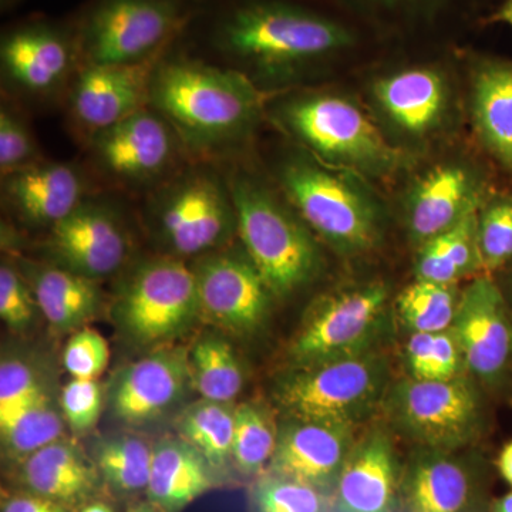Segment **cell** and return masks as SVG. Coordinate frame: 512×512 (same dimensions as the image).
<instances>
[{"label": "cell", "mask_w": 512, "mask_h": 512, "mask_svg": "<svg viewBox=\"0 0 512 512\" xmlns=\"http://www.w3.org/2000/svg\"><path fill=\"white\" fill-rule=\"evenodd\" d=\"M366 42L362 25L302 0H244L215 30L222 52L262 73L295 72L352 55Z\"/></svg>", "instance_id": "obj_1"}, {"label": "cell", "mask_w": 512, "mask_h": 512, "mask_svg": "<svg viewBox=\"0 0 512 512\" xmlns=\"http://www.w3.org/2000/svg\"><path fill=\"white\" fill-rule=\"evenodd\" d=\"M148 101L197 146H217L245 136L264 103L245 74L187 59L154 67Z\"/></svg>", "instance_id": "obj_2"}, {"label": "cell", "mask_w": 512, "mask_h": 512, "mask_svg": "<svg viewBox=\"0 0 512 512\" xmlns=\"http://www.w3.org/2000/svg\"><path fill=\"white\" fill-rule=\"evenodd\" d=\"M390 363L377 350L293 367L279 377L274 399L288 419L357 427L382 407Z\"/></svg>", "instance_id": "obj_3"}, {"label": "cell", "mask_w": 512, "mask_h": 512, "mask_svg": "<svg viewBox=\"0 0 512 512\" xmlns=\"http://www.w3.org/2000/svg\"><path fill=\"white\" fill-rule=\"evenodd\" d=\"M239 237L275 298H286L319 274L322 256L311 231L247 175L232 181Z\"/></svg>", "instance_id": "obj_4"}, {"label": "cell", "mask_w": 512, "mask_h": 512, "mask_svg": "<svg viewBox=\"0 0 512 512\" xmlns=\"http://www.w3.org/2000/svg\"><path fill=\"white\" fill-rule=\"evenodd\" d=\"M382 409L390 426L416 447L461 451L485 426L483 397L468 377L400 380L390 384Z\"/></svg>", "instance_id": "obj_5"}, {"label": "cell", "mask_w": 512, "mask_h": 512, "mask_svg": "<svg viewBox=\"0 0 512 512\" xmlns=\"http://www.w3.org/2000/svg\"><path fill=\"white\" fill-rule=\"evenodd\" d=\"M281 183L302 220L343 255L369 252L382 238V215L348 178L305 158L282 167Z\"/></svg>", "instance_id": "obj_6"}, {"label": "cell", "mask_w": 512, "mask_h": 512, "mask_svg": "<svg viewBox=\"0 0 512 512\" xmlns=\"http://www.w3.org/2000/svg\"><path fill=\"white\" fill-rule=\"evenodd\" d=\"M389 296V286L383 281H369L313 301L286 349L289 369L375 350L383 332Z\"/></svg>", "instance_id": "obj_7"}, {"label": "cell", "mask_w": 512, "mask_h": 512, "mask_svg": "<svg viewBox=\"0 0 512 512\" xmlns=\"http://www.w3.org/2000/svg\"><path fill=\"white\" fill-rule=\"evenodd\" d=\"M281 119L293 136L329 163L382 175L402 160L369 117L343 97H299L282 107Z\"/></svg>", "instance_id": "obj_8"}, {"label": "cell", "mask_w": 512, "mask_h": 512, "mask_svg": "<svg viewBox=\"0 0 512 512\" xmlns=\"http://www.w3.org/2000/svg\"><path fill=\"white\" fill-rule=\"evenodd\" d=\"M198 316L197 279L177 258L151 259L138 266L114 305L121 332L140 346L177 338Z\"/></svg>", "instance_id": "obj_9"}, {"label": "cell", "mask_w": 512, "mask_h": 512, "mask_svg": "<svg viewBox=\"0 0 512 512\" xmlns=\"http://www.w3.org/2000/svg\"><path fill=\"white\" fill-rule=\"evenodd\" d=\"M183 19L180 0H99L83 20L77 47L86 66L144 62Z\"/></svg>", "instance_id": "obj_10"}, {"label": "cell", "mask_w": 512, "mask_h": 512, "mask_svg": "<svg viewBox=\"0 0 512 512\" xmlns=\"http://www.w3.org/2000/svg\"><path fill=\"white\" fill-rule=\"evenodd\" d=\"M488 468L461 451L416 447L403 463L402 512H490Z\"/></svg>", "instance_id": "obj_11"}, {"label": "cell", "mask_w": 512, "mask_h": 512, "mask_svg": "<svg viewBox=\"0 0 512 512\" xmlns=\"http://www.w3.org/2000/svg\"><path fill=\"white\" fill-rule=\"evenodd\" d=\"M157 220L165 244L180 256L217 247L237 227L231 192L207 171H195L171 184L158 200Z\"/></svg>", "instance_id": "obj_12"}, {"label": "cell", "mask_w": 512, "mask_h": 512, "mask_svg": "<svg viewBox=\"0 0 512 512\" xmlns=\"http://www.w3.org/2000/svg\"><path fill=\"white\" fill-rule=\"evenodd\" d=\"M192 271L202 318L237 335H251L265 325L274 293L248 256L208 255Z\"/></svg>", "instance_id": "obj_13"}, {"label": "cell", "mask_w": 512, "mask_h": 512, "mask_svg": "<svg viewBox=\"0 0 512 512\" xmlns=\"http://www.w3.org/2000/svg\"><path fill=\"white\" fill-rule=\"evenodd\" d=\"M464 367L476 379L495 383L512 363V322L503 292L490 278H477L461 293L451 326Z\"/></svg>", "instance_id": "obj_14"}, {"label": "cell", "mask_w": 512, "mask_h": 512, "mask_svg": "<svg viewBox=\"0 0 512 512\" xmlns=\"http://www.w3.org/2000/svg\"><path fill=\"white\" fill-rule=\"evenodd\" d=\"M188 384V350L160 346L114 376L109 392L111 413L127 426H144L174 409Z\"/></svg>", "instance_id": "obj_15"}, {"label": "cell", "mask_w": 512, "mask_h": 512, "mask_svg": "<svg viewBox=\"0 0 512 512\" xmlns=\"http://www.w3.org/2000/svg\"><path fill=\"white\" fill-rule=\"evenodd\" d=\"M402 471L390 431H367L356 440L340 473L333 512H402Z\"/></svg>", "instance_id": "obj_16"}, {"label": "cell", "mask_w": 512, "mask_h": 512, "mask_svg": "<svg viewBox=\"0 0 512 512\" xmlns=\"http://www.w3.org/2000/svg\"><path fill=\"white\" fill-rule=\"evenodd\" d=\"M356 427L288 419L279 429L274 457L266 473L335 491L356 443Z\"/></svg>", "instance_id": "obj_17"}, {"label": "cell", "mask_w": 512, "mask_h": 512, "mask_svg": "<svg viewBox=\"0 0 512 512\" xmlns=\"http://www.w3.org/2000/svg\"><path fill=\"white\" fill-rule=\"evenodd\" d=\"M94 153L107 174L126 181L153 180L174 157L173 131L163 116L141 109L94 134Z\"/></svg>", "instance_id": "obj_18"}, {"label": "cell", "mask_w": 512, "mask_h": 512, "mask_svg": "<svg viewBox=\"0 0 512 512\" xmlns=\"http://www.w3.org/2000/svg\"><path fill=\"white\" fill-rule=\"evenodd\" d=\"M154 67L151 59L116 66H86L72 94L77 123L97 134L144 109Z\"/></svg>", "instance_id": "obj_19"}, {"label": "cell", "mask_w": 512, "mask_h": 512, "mask_svg": "<svg viewBox=\"0 0 512 512\" xmlns=\"http://www.w3.org/2000/svg\"><path fill=\"white\" fill-rule=\"evenodd\" d=\"M481 197L476 178L460 164L431 168L414 185L406 208L407 229L417 245L426 244L478 210Z\"/></svg>", "instance_id": "obj_20"}, {"label": "cell", "mask_w": 512, "mask_h": 512, "mask_svg": "<svg viewBox=\"0 0 512 512\" xmlns=\"http://www.w3.org/2000/svg\"><path fill=\"white\" fill-rule=\"evenodd\" d=\"M50 245L64 268L87 278L116 272L127 255V239L109 211L80 205L52 227Z\"/></svg>", "instance_id": "obj_21"}, {"label": "cell", "mask_w": 512, "mask_h": 512, "mask_svg": "<svg viewBox=\"0 0 512 512\" xmlns=\"http://www.w3.org/2000/svg\"><path fill=\"white\" fill-rule=\"evenodd\" d=\"M373 96L387 119L414 137L433 133L447 113V84L436 67L412 66L387 74L373 86Z\"/></svg>", "instance_id": "obj_22"}, {"label": "cell", "mask_w": 512, "mask_h": 512, "mask_svg": "<svg viewBox=\"0 0 512 512\" xmlns=\"http://www.w3.org/2000/svg\"><path fill=\"white\" fill-rule=\"evenodd\" d=\"M0 57L13 82L29 92L42 93L57 86L69 72L73 45L55 26L32 23L3 37Z\"/></svg>", "instance_id": "obj_23"}, {"label": "cell", "mask_w": 512, "mask_h": 512, "mask_svg": "<svg viewBox=\"0 0 512 512\" xmlns=\"http://www.w3.org/2000/svg\"><path fill=\"white\" fill-rule=\"evenodd\" d=\"M19 480L29 493L72 508L93 500L101 477L92 458L67 440H57L20 461Z\"/></svg>", "instance_id": "obj_24"}, {"label": "cell", "mask_w": 512, "mask_h": 512, "mask_svg": "<svg viewBox=\"0 0 512 512\" xmlns=\"http://www.w3.org/2000/svg\"><path fill=\"white\" fill-rule=\"evenodd\" d=\"M3 191L26 221L55 227L82 205L84 185L70 165L35 163L6 175Z\"/></svg>", "instance_id": "obj_25"}, {"label": "cell", "mask_w": 512, "mask_h": 512, "mask_svg": "<svg viewBox=\"0 0 512 512\" xmlns=\"http://www.w3.org/2000/svg\"><path fill=\"white\" fill-rule=\"evenodd\" d=\"M214 468L197 448L181 437H167L153 446L148 503L158 512H181L215 487Z\"/></svg>", "instance_id": "obj_26"}, {"label": "cell", "mask_w": 512, "mask_h": 512, "mask_svg": "<svg viewBox=\"0 0 512 512\" xmlns=\"http://www.w3.org/2000/svg\"><path fill=\"white\" fill-rule=\"evenodd\" d=\"M471 110L491 156L512 171V62L480 59L474 66Z\"/></svg>", "instance_id": "obj_27"}, {"label": "cell", "mask_w": 512, "mask_h": 512, "mask_svg": "<svg viewBox=\"0 0 512 512\" xmlns=\"http://www.w3.org/2000/svg\"><path fill=\"white\" fill-rule=\"evenodd\" d=\"M33 296L49 325L57 330L79 328L100 306L94 279L66 268L39 269L33 279Z\"/></svg>", "instance_id": "obj_28"}, {"label": "cell", "mask_w": 512, "mask_h": 512, "mask_svg": "<svg viewBox=\"0 0 512 512\" xmlns=\"http://www.w3.org/2000/svg\"><path fill=\"white\" fill-rule=\"evenodd\" d=\"M191 387L202 399L232 403L244 387V372L234 349L220 336H204L188 350Z\"/></svg>", "instance_id": "obj_29"}, {"label": "cell", "mask_w": 512, "mask_h": 512, "mask_svg": "<svg viewBox=\"0 0 512 512\" xmlns=\"http://www.w3.org/2000/svg\"><path fill=\"white\" fill-rule=\"evenodd\" d=\"M181 439L205 457L214 470H227L232 464L235 407L231 403L202 399L191 404L177 423Z\"/></svg>", "instance_id": "obj_30"}, {"label": "cell", "mask_w": 512, "mask_h": 512, "mask_svg": "<svg viewBox=\"0 0 512 512\" xmlns=\"http://www.w3.org/2000/svg\"><path fill=\"white\" fill-rule=\"evenodd\" d=\"M0 433L6 456L22 461L63 439V417L45 390L8 416L0 417Z\"/></svg>", "instance_id": "obj_31"}, {"label": "cell", "mask_w": 512, "mask_h": 512, "mask_svg": "<svg viewBox=\"0 0 512 512\" xmlns=\"http://www.w3.org/2000/svg\"><path fill=\"white\" fill-rule=\"evenodd\" d=\"M92 460L101 481L119 495L146 493L153 447L136 436H114L93 444Z\"/></svg>", "instance_id": "obj_32"}, {"label": "cell", "mask_w": 512, "mask_h": 512, "mask_svg": "<svg viewBox=\"0 0 512 512\" xmlns=\"http://www.w3.org/2000/svg\"><path fill=\"white\" fill-rule=\"evenodd\" d=\"M279 429L264 407L256 403L235 406L232 464L245 477L262 476L274 457Z\"/></svg>", "instance_id": "obj_33"}, {"label": "cell", "mask_w": 512, "mask_h": 512, "mask_svg": "<svg viewBox=\"0 0 512 512\" xmlns=\"http://www.w3.org/2000/svg\"><path fill=\"white\" fill-rule=\"evenodd\" d=\"M458 299L453 286L416 279L397 298V315L412 333L446 332L456 318Z\"/></svg>", "instance_id": "obj_34"}, {"label": "cell", "mask_w": 512, "mask_h": 512, "mask_svg": "<svg viewBox=\"0 0 512 512\" xmlns=\"http://www.w3.org/2000/svg\"><path fill=\"white\" fill-rule=\"evenodd\" d=\"M249 512H333V495L293 478L264 473L248 491Z\"/></svg>", "instance_id": "obj_35"}, {"label": "cell", "mask_w": 512, "mask_h": 512, "mask_svg": "<svg viewBox=\"0 0 512 512\" xmlns=\"http://www.w3.org/2000/svg\"><path fill=\"white\" fill-rule=\"evenodd\" d=\"M348 8L366 18L390 25H437L461 0H343ZM466 2V0H463Z\"/></svg>", "instance_id": "obj_36"}, {"label": "cell", "mask_w": 512, "mask_h": 512, "mask_svg": "<svg viewBox=\"0 0 512 512\" xmlns=\"http://www.w3.org/2000/svg\"><path fill=\"white\" fill-rule=\"evenodd\" d=\"M478 252L485 269L512 261V197H498L478 212Z\"/></svg>", "instance_id": "obj_37"}, {"label": "cell", "mask_w": 512, "mask_h": 512, "mask_svg": "<svg viewBox=\"0 0 512 512\" xmlns=\"http://www.w3.org/2000/svg\"><path fill=\"white\" fill-rule=\"evenodd\" d=\"M103 390L97 379H73L63 387L60 404L73 433L84 434L96 426L103 410Z\"/></svg>", "instance_id": "obj_38"}, {"label": "cell", "mask_w": 512, "mask_h": 512, "mask_svg": "<svg viewBox=\"0 0 512 512\" xmlns=\"http://www.w3.org/2000/svg\"><path fill=\"white\" fill-rule=\"evenodd\" d=\"M109 359L106 339L93 329H83L73 335L63 353V365L73 379H97Z\"/></svg>", "instance_id": "obj_39"}, {"label": "cell", "mask_w": 512, "mask_h": 512, "mask_svg": "<svg viewBox=\"0 0 512 512\" xmlns=\"http://www.w3.org/2000/svg\"><path fill=\"white\" fill-rule=\"evenodd\" d=\"M36 144L25 124L3 109L0 114V168L3 177L36 163Z\"/></svg>", "instance_id": "obj_40"}, {"label": "cell", "mask_w": 512, "mask_h": 512, "mask_svg": "<svg viewBox=\"0 0 512 512\" xmlns=\"http://www.w3.org/2000/svg\"><path fill=\"white\" fill-rule=\"evenodd\" d=\"M45 392L35 370L20 359H6L0 365V417L8 416L37 394Z\"/></svg>", "instance_id": "obj_41"}, {"label": "cell", "mask_w": 512, "mask_h": 512, "mask_svg": "<svg viewBox=\"0 0 512 512\" xmlns=\"http://www.w3.org/2000/svg\"><path fill=\"white\" fill-rule=\"evenodd\" d=\"M35 296L30 295L25 282L10 268H0V318L9 328L20 330L35 318Z\"/></svg>", "instance_id": "obj_42"}, {"label": "cell", "mask_w": 512, "mask_h": 512, "mask_svg": "<svg viewBox=\"0 0 512 512\" xmlns=\"http://www.w3.org/2000/svg\"><path fill=\"white\" fill-rule=\"evenodd\" d=\"M463 278L456 265L444 254L439 242L430 239L420 245L416 259V279L433 282V284L454 286Z\"/></svg>", "instance_id": "obj_43"}, {"label": "cell", "mask_w": 512, "mask_h": 512, "mask_svg": "<svg viewBox=\"0 0 512 512\" xmlns=\"http://www.w3.org/2000/svg\"><path fill=\"white\" fill-rule=\"evenodd\" d=\"M2 512H70V508L50 498L26 491L3 498Z\"/></svg>", "instance_id": "obj_44"}, {"label": "cell", "mask_w": 512, "mask_h": 512, "mask_svg": "<svg viewBox=\"0 0 512 512\" xmlns=\"http://www.w3.org/2000/svg\"><path fill=\"white\" fill-rule=\"evenodd\" d=\"M501 477L512 487V441L503 448L497 461Z\"/></svg>", "instance_id": "obj_45"}, {"label": "cell", "mask_w": 512, "mask_h": 512, "mask_svg": "<svg viewBox=\"0 0 512 512\" xmlns=\"http://www.w3.org/2000/svg\"><path fill=\"white\" fill-rule=\"evenodd\" d=\"M490 23H504L512 28V0H504L487 18Z\"/></svg>", "instance_id": "obj_46"}, {"label": "cell", "mask_w": 512, "mask_h": 512, "mask_svg": "<svg viewBox=\"0 0 512 512\" xmlns=\"http://www.w3.org/2000/svg\"><path fill=\"white\" fill-rule=\"evenodd\" d=\"M76 512H116L111 508V505L104 503V501L100 500H90L87 503L80 505L77 507Z\"/></svg>", "instance_id": "obj_47"}, {"label": "cell", "mask_w": 512, "mask_h": 512, "mask_svg": "<svg viewBox=\"0 0 512 512\" xmlns=\"http://www.w3.org/2000/svg\"><path fill=\"white\" fill-rule=\"evenodd\" d=\"M490 512H512V491L491 501Z\"/></svg>", "instance_id": "obj_48"}, {"label": "cell", "mask_w": 512, "mask_h": 512, "mask_svg": "<svg viewBox=\"0 0 512 512\" xmlns=\"http://www.w3.org/2000/svg\"><path fill=\"white\" fill-rule=\"evenodd\" d=\"M127 512H158L153 505H137V507L130 508Z\"/></svg>", "instance_id": "obj_49"}, {"label": "cell", "mask_w": 512, "mask_h": 512, "mask_svg": "<svg viewBox=\"0 0 512 512\" xmlns=\"http://www.w3.org/2000/svg\"><path fill=\"white\" fill-rule=\"evenodd\" d=\"M9 2H10V0H6V3H9Z\"/></svg>", "instance_id": "obj_50"}]
</instances>
